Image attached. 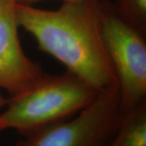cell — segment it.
<instances>
[{
	"mask_svg": "<svg viewBox=\"0 0 146 146\" xmlns=\"http://www.w3.org/2000/svg\"><path fill=\"white\" fill-rule=\"evenodd\" d=\"M99 93L68 71L61 75L46 73L30 88L7 98L0 122L4 130L11 128L29 136L74 117L92 104Z\"/></svg>",
	"mask_w": 146,
	"mask_h": 146,
	"instance_id": "cell-2",
	"label": "cell"
},
{
	"mask_svg": "<svg viewBox=\"0 0 146 146\" xmlns=\"http://www.w3.org/2000/svg\"><path fill=\"white\" fill-rule=\"evenodd\" d=\"M7 103V98H6L2 94L1 91H0V109L6 106Z\"/></svg>",
	"mask_w": 146,
	"mask_h": 146,
	"instance_id": "cell-9",
	"label": "cell"
},
{
	"mask_svg": "<svg viewBox=\"0 0 146 146\" xmlns=\"http://www.w3.org/2000/svg\"><path fill=\"white\" fill-rule=\"evenodd\" d=\"M99 3L102 35L116 74L124 115L146 102V35L123 21L110 2Z\"/></svg>",
	"mask_w": 146,
	"mask_h": 146,
	"instance_id": "cell-3",
	"label": "cell"
},
{
	"mask_svg": "<svg viewBox=\"0 0 146 146\" xmlns=\"http://www.w3.org/2000/svg\"><path fill=\"white\" fill-rule=\"evenodd\" d=\"M4 129H3V126H2V124H1V122H0V132L2 131H3Z\"/></svg>",
	"mask_w": 146,
	"mask_h": 146,
	"instance_id": "cell-10",
	"label": "cell"
},
{
	"mask_svg": "<svg viewBox=\"0 0 146 146\" xmlns=\"http://www.w3.org/2000/svg\"><path fill=\"white\" fill-rule=\"evenodd\" d=\"M19 26L51 55L98 90L118 85L101 29L99 0L63 2L57 10L17 4Z\"/></svg>",
	"mask_w": 146,
	"mask_h": 146,
	"instance_id": "cell-1",
	"label": "cell"
},
{
	"mask_svg": "<svg viewBox=\"0 0 146 146\" xmlns=\"http://www.w3.org/2000/svg\"><path fill=\"white\" fill-rule=\"evenodd\" d=\"M17 4V0H0V89L11 95L25 91L46 74L22 48Z\"/></svg>",
	"mask_w": 146,
	"mask_h": 146,
	"instance_id": "cell-5",
	"label": "cell"
},
{
	"mask_svg": "<svg viewBox=\"0 0 146 146\" xmlns=\"http://www.w3.org/2000/svg\"><path fill=\"white\" fill-rule=\"evenodd\" d=\"M45 0H17L18 3L20 4H25V5H33L36 3H40ZM63 2H74V1H79V0H62Z\"/></svg>",
	"mask_w": 146,
	"mask_h": 146,
	"instance_id": "cell-8",
	"label": "cell"
},
{
	"mask_svg": "<svg viewBox=\"0 0 146 146\" xmlns=\"http://www.w3.org/2000/svg\"><path fill=\"white\" fill-rule=\"evenodd\" d=\"M123 116L116 85L101 91L92 104L74 117L23 136L16 146H106Z\"/></svg>",
	"mask_w": 146,
	"mask_h": 146,
	"instance_id": "cell-4",
	"label": "cell"
},
{
	"mask_svg": "<svg viewBox=\"0 0 146 146\" xmlns=\"http://www.w3.org/2000/svg\"><path fill=\"white\" fill-rule=\"evenodd\" d=\"M111 3L123 21L146 35V0H115Z\"/></svg>",
	"mask_w": 146,
	"mask_h": 146,
	"instance_id": "cell-7",
	"label": "cell"
},
{
	"mask_svg": "<svg viewBox=\"0 0 146 146\" xmlns=\"http://www.w3.org/2000/svg\"><path fill=\"white\" fill-rule=\"evenodd\" d=\"M106 146H146V102L126 113Z\"/></svg>",
	"mask_w": 146,
	"mask_h": 146,
	"instance_id": "cell-6",
	"label": "cell"
}]
</instances>
